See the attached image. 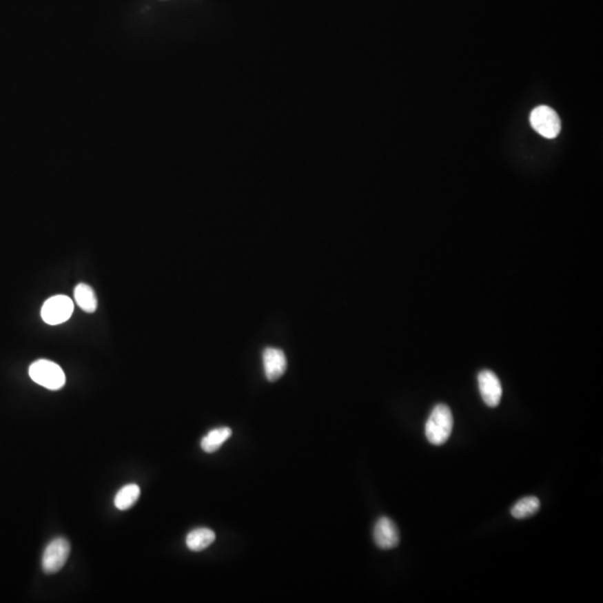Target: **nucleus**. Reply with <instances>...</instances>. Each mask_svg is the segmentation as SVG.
<instances>
[{"instance_id":"nucleus-1","label":"nucleus","mask_w":603,"mask_h":603,"mask_svg":"<svg viewBox=\"0 0 603 603\" xmlns=\"http://www.w3.org/2000/svg\"><path fill=\"white\" fill-rule=\"evenodd\" d=\"M453 418L447 405L439 403L433 408L426 422V437L435 446H442L447 442L453 431Z\"/></svg>"},{"instance_id":"nucleus-2","label":"nucleus","mask_w":603,"mask_h":603,"mask_svg":"<svg viewBox=\"0 0 603 603\" xmlns=\"http://www.w3.org/2000/svg\"><path fill=\"white\" fill-rule=\"evenodd\" d=\"M30 377L34 382L50 390H59L65 385L62 368L48 360H39L30 367Z\"/></svg>"},{"instance_id":"nucleus-3","label":"nucleus","mask_w":603,"mask_h":603,"mask_svg":"<svg viewBox=\"0 0 603 603\" xmlns=\"http://www.w3.org/2000/svg\"><path fill=\"white\" fill-rule=\"evenodd\" d=\"M71 553V545L64 538H57L50 542L45 549L41 568L46 574H54L59 572L68 561Z\"/></svg>"},{"instance_id":"nucleus-4","label":"nucleus","mask_w":603,"mask_h":603,"mask_svg":"<svg viewBox=\"0 0 603 603\" xmlns=\"http://www.w3.org/2000/svg\"><path fill=\"white\" fill-rule=\"evenodd\" d=\"M74 311L73 300L65 295H57L48 298L41 307V318L45 323L57 325L71 318Z\"/></svg>"},{"instance_id":"nucleus-5","label":"nucleus","mask_w":603,"mask_h":603,"mask_svg":"<svg viewBox=\"0 0 603 603\" xmlns=\"http://www.w3.org/2000/svg\"><path fill=\"white\" fill-rule=\"evenodd\" d=\"M531 125L536 132L546 139H554L561 130L559 115L549 106H539L531 113Z\"/></svg>"},{"instance_id":"nucleus-6","label":"nucleus","mask_w":603,"mask_h":603,"mask_svg":"<svg viewBox=\"0 0 603 603\" xmlns=\"http://www.w3.org/2000/svg\"><path fill=\"white\" fill-rule=\"evenodd\" d=\"M478 387L484 402L491 408L500 405L503 389L500 379L493 371L484 370L478 374Z\"/></svg>"},{"instance_id":"nucleus-7","label":"nucleus","mask_w":603,"mask_h":603,"mask_svg":"<svg viewBox=\"0 0 603 603\" xmlns=\"http://www.w3.org/2000/svg\"><path fill=\"white\" fill-rule=\"evenodd\" d=\"M374 542L382 550H391L400 542V535L397 525L390 518L383 516L378 520L374 527Z\"/></svg>"},{"instance_id":"nucleus-8","label":"nucleus","mask_w":603,"mask_h":603,"mask_svg":"<svg viewBox=\"0 0 603 603\" xmlns=\"http://www.w3.org/2000/svg\"><path fill=\"white\" fill-rule=\"evenodd\" d=\"M263 365L268 381H276L285 374L287 360L285 354L280 349L267 347L263 352Z\"/></svg>"},{"instance_id":"nucleus-9","label":"nucleus","mask_w":603,"mask_h":603,"mask_svg":"<svg viewBox=\"0 0 603 603\" xmlns=\"http://www.w3.org/2000/svg\"><path fill=\"white\" fill-rule=\"evenodd\" d=\"M215 540V533L206 527H201V529H196V530L189 533L187 539H185V544L188 546L189 550L194 551V552H201L212 545Z\"/></svg>"},{"instance_id":"nucleus-10","label":"nucleus","mask_w":603,"mask_h":603,"mask_svg":"<svg viewBox=\"0 0 603 603\" xmlns=\"http://www.w3.org/2000/svg\"><path fill=\"white\" fill-rule=\"evenodd\" d=\"M233 431L228 427H221L212 430L201 440V448L203 451L212 453L217 451L223 446L227 439L230 438Z\"/></svg>"},{"instance_id":"nucleus-11","label":"nucleus","mask_w":603,"mask_h":603,"mask_svg":"<svg viewBox=\"0 0 603 603\" xmlns=\"http://www.w3.org/2000/svg\"><path fill=\"white\" fill-rule=\"evenodd\" d=\"M74 298L77 305L86 313H94L96 311L97 300L94 291L91 286L81 283L74 289Z\"/></svg>"},{"instance_id":"nucleus-12","label":"nucleus","mask_w":603,"mask_h":603,"mask_svg":"<svg viewBox=\"0 0 603 603\" xmlns=\"http://www.w3.org/2000/svg\"><path fill=\"white\" fill-rule=\"evenodd\" d=\"M140 494H141L140 487L136 484L124 486L123 489H121L115 496L114 505L116 509H121V511H127L136 503V500L140 498Z\"/></svg>"},{"instance_id":"nucleus-13","label":"nucleus","mask_w":603,"mask_h":603,"mask_svg":"<svg viewBox=\"0 0 603 603\" xmlns=\"http://www.w3.org/2000/svg\"><path fill=\"white\" fill-rule=\"evenodd\" d=\"M540 507H541V503H540L539 498L529 496V498L518 500V503L512 507L511 513L515 518L523 520V518H531L533 515L536 514L539 512Z\"/></svg>"}]
</instances>
